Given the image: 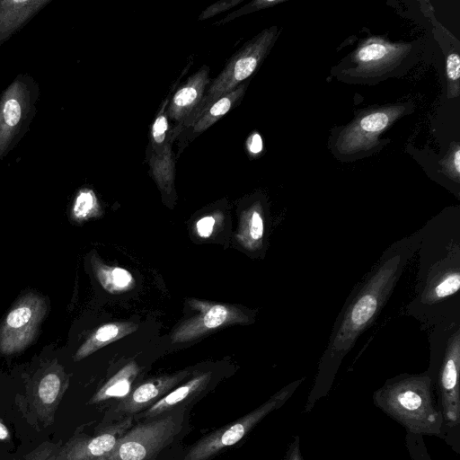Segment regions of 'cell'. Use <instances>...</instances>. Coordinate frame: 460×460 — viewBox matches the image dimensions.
<instances>
[{
    "label": "cell",
    "instance_id": "cell-24",
    "mask_svg": "<svg viewBox=\"0 0 460 460\" xmlns=\"http://www.w3.org/2000/svg\"><path fill=\"white\" fill-rule=\"evenodd\" d=\"M405 443L411 460H431L423 436L406 432Z\"/></svg>",
    "mask_w": 460,
    "mask_h": 460
},
{
    "label": "cell",
    "instance_id": "cell-25",
    "mask_svg": "<svg viewBox=\"0 0 460 460\" xmlns=\"http://www.w3.org/2000/svg\"><path fill=\"white\" fill-rule=\"evenodd\" d=\"M389 121L385 113L376 112L364 117L360 120V127L363 130L368 132H376L385 128Z\"/></svg>",
    "mask_w": 460,
    "mask_h": 460
},
{
    "label": "cell",
    "instance_id": "cell-4",
    "mask_svg": "<svg viewBox=\"0 0 460 460\" xmlns=\"http://www.w3.org/2000/svg\"><path fill=\"white\" fill-rule=\"evenodd\" d=\"M40 86L29 74L21 73L0 95V162L20 143L37 112Z\"/></svg>",
    "mask_w": 460,
    "mask_h": 460
},
{
    "label": "cell",
    "instance_id": "cell-28",
    "mask_svg": "<svg viewBox=\"0 0 460 460\" xmlns=\"http://www.w3.org/2000/svg\"><path fill=\"white\" fill-rule=\"evenodd\" d=\"M275 3L276 2H271V1L252 2V3H251V4L245 5V6L242 7L241 9L235 10L233 13H229L227 16H226L224 19H222L219 22H217V24H223V23L228 22L240 15L245 14V13L251 12L253 9L252 7L261 8V7H265V6H268V5L275 4Z\"/></svg>",
    "mask_w": 460,
    "mask_h": 460
},
{
    "label": "cell",
    "instance_id": "cell-20",
    "mask_svg": "<svg viewBox=\"0 0 460 460\" xmlns=\"http://www.w3.org/2000/svg\"><path fill=\"white\" fill-rule=\"evenodd\" d=\"M126 324L107 323L99 327L86 341L81 345L75 355V360H81L106 344L124 336L128 332Z\"/></svg>",
    "mask_w": 460,
    "mask_h": 460
},
{
    "label": "cell",
    "instance_id": "cell-2",
    "mask_svg": "<svg viewBox=\"0 0 460 460\" xmlns=\"http://www.w3.org/2000/svg\"><path fill=\"white\" fill-rule=\"evenodd\" d=\"M374 404L403 426L406 432L442 437L443 420L427 372L387 379L373 394Z\"/></svg>",
    "mask_w": 460,
    "mask_h": 460
},
{
    "label": "cell",
    "instance_id": "cell-1",
    "mask_svg": "<svg viewBox=\"0 0 460 460\" xmlns=\"http://www.w3.org/2000/svg\"><path fill=\"white\" fill-rule=\"evenodd\" d=\"M409 251V248L401 247L392 252L387 251L381 262L368 274L346 304L320 359L305 406V412H309L330 392L343 358L390 296L410 257Z\"/></svg>",
    "mask_w": 460,
    "mask_h": 460
},
{
    "label": "cell",
    "instance_id": "cell-32",
    "mask_svg": "<svg viewBox=\"0 0 460 460\" xmlns=\"http://www.w3.org/2000/svg\"><path fill=\"white\" fill-rule=\"evenodd\" d=\"M286 460H304L300 451L299 438H294L287 452Z\"/></svg>",
    "mask_w": 460,
    "mask_h": 460
},
{
    "label": "cell",
    "instance_id": "cell-23",
    "mask_svg": "<svg viewBox=\"0 0 460 460\" xmlns=\"http://www.w3.org/2000/svg\"><path fill=\"white\" fill-rule=\"evenodd\" d=\"M243 233L245 238L253 243H259L262 239L264 233L263 218L256 208L247 213Z\"/></svg>",
    "mask_w": 460,
    "mask_h": 460
},
{
    "label": "cell",
    "instance_id": "cell-26",
    "mask_svg": "<svg viewBox=\"0 0 460 460\" xmlns=\"http://www.w3.org/2000/svg\"><path fill=\"white\" fill-rule=\"evenodd\" d=\"M388 50L386 47L380 43H372L362 48L358 54V60L361 62L376 61L383 58Z\"/></svg>",
    "mask_w": 460,
    "mask_h": 460
},
{
    "label": "cell",
    "instance_id": "cell-21",
    "mask_svg": "<svg viewBox=\"0 0 460 460\" xmlns=\"http://www.w3.org/2000/svg\"><path fill=\"white\" fill-rule=\"evenodd\" d=\"M96 278L102 286L109 292L116 293L128 289L133 282L132 275L125 269L109 267L92 260Z\"/></svg>",
    "mask_w": 460,
    "mask_h": 460
},
{
    "label": "cell",
    "instance_id": "cell-8",
    "mask_svg": "<svg viewBox=\"0 0 460 460\" xmlns=\"http://www.w3.org/2000/svg\"><path fill=\"white\" fill-rule=\"evenodd\" d=\"M269 42L268 37H259L234 53L222 72L215 78L206 92L193 115L183 124L181 131L190 124L217 99L235 89L257 68Z\"/></svg>",
    "mask_w": 460,
    "mask_h": 460
},
{
    "label": "cell",
    "instance_id": "cell-31",
    "mask_svg": "<svg viewBox=\"0 0 460 460\" xmlns=\"http://www.w3.org/2000/svg\"><path fill=\"white\" fill-rule=\"evenodd\" d=\"M215 218L212 216H207L200 218L196 224V229L199 236L208 237L214 230Z\"/></svg>",
    "mask_w": 460,
    "mask_h": 460
},
{
    "label": "cell",
    "instance_id": "cell-34",
    "mask_svg": "<svg viewBox=\"0 0 460 460\" xmlns=\"http://www.w3.org/2000/svg\"><path fill=\"white\" fill-rule=\"evenodd\" d=\"M10 438V432L6 426L0 421V440H7Z\"/></svg>",
    "mask_w": 460,
    "mask_h": 460
},
{
    "label": "cell",
    "instance_id": "cell-29",
    "mask_svg": "<svg viewBox=\"0 0 460 460\" xmlns=\"http://www.w3.org/2000/svg\"><path fill=\"white\" fill-rule=\"evenodd\" d=\"M447 75L451 80L460 77V57L456 53L450 54L447 58Z\"/></svg>",
    "mask_w": 460,
    "mask_h": 460
},
{
    "label": "cell",
    "instance_id": "cell-17",
    "mask_svg": "<svg viewBox=\"0 0 460 460\" xmlns=\"http://www.w3.org/2000/svg\"><path fill=\"white\" fill-rule=\"evenodd\" d=\"M209 380V373L190 379L177 388L172 389L151 407L146 409L143 416L148 419H155L175 409L183 407V404L190 402L205 390Z\"/></svg>",
    "mask_w": 460,
    "mask_h": 460
},
{
    "label": "cell",
    "instance_id": "cell-14",
    "mask_svg": "<svg viewBox=\"0 0 460 460\" xmlns=\"http://www.w3.org/2000/svg\"><path fill=\"white\" fill-rule=\"evenodd\" d=\"M182 377L179 375L162 376L142 383L124 397L115 410L128 414L146 410L171 392Z\"/></svg>",
    "mask_w": 460,
    "mask_h": 460
},
{
    "label": "cell",
    "instance_id": "cell-30",
    "mask_svg": "<svg viewBox=\"0 0 460 460\" xmlns=\"http://www.w3.org/2000/svg\"><path fill=\"white\" fill-rule=\"evenodd\" d=\"M52 445L42 446L38 448L35 452H32L26 460H63L58 455V450L56 455H51Z\"/></svg>",
    "mask_w": 460,
    "mask_h": 460
},
{
    "label": "cell",
    "instance_id": "cell-13",
    "mask_svg": "<svg viewBox=\"0 0 460 460\" xmlns=\"http://www.w3.org/2000/svg\"><path fill=\"white\" fill-rule=\"evenodd\" d=\"M208 72V67L203 66L187 79L171 99L167 108L168 118L178 123L177 127L171 131L172 140L201 102L206 87L210 81Z\"/></svg>",
    "mask_w": 460,
    "mask_h": 460
},
{
    "label": "cell",
    "instance_id": "cell-5",
    "mask_svg": "<svg viewBox=\"0 0 460 460\" xmlns=\"http://www.w3.org/2000/svg\"><path fill=\"white\" fill-rule=\"evenodd\" d=\"M183 408L131 427L113 450L100 460H150L168 446L182 427Z\"/></svg>",
    "mask_w": 460,
    "mask_h": 460
},
{
    "label": "cell",
    "instance_id": "cell-35",
    "mask_svg": "<svg viewBox=\"0 0 460 460\" xmlns=\"http://www.w3.org/2000/svg\"><path fill=\"white\" fill-rule=\"evenodd\" d=\"M454 164H455L456 171L458 173L460 172V150H457L455 153Z\"/></svg>",
    "mask_w": 460,
    "mask_h": 460
},
{
    "label": "cell",
    "instance_id": "cell-18",
    "mask_svg": "<svg viewBox=\"0 0 460 460\" xmlns=\"http://www.w3.org/2000/svg\"><path fill=\"white\" fill-rule=\"evenodd\" d=\"M246 84H241L233 91L212 102L191 124L193 136L207 130L210 126L226 115L243 95Z\"/></svg>",
    "mask_w": 460,
    "mask_h": 460
},
{
    "label": "cell",
    "instance_id": "cell-19",
    "mask_svg": "<svg viewBox=\"0 0 460 460\" xmlns=\"http://www.w3.org/2000/svg\"><path fill=\"white\" fill-rule=\"evenodd\" d=\"M138 371L135 362L127 364L93 395L89 403H99L111 398L126 397L130 393L131 385Z\"/></svg>",
    "mask_w": 460,
    "mask_h": 460
},
{
    "label": "cell",
    "instance_id": "cell-6",
    "mask_svg": "<svg viewBox=\"0 0 460 460\" xmlns=\"http://www.w3.org/2000/svg\"><path fill=\"white\" fill-rule=\"evenodd\" d=\"M304 379L291 382L251 412L200 438L192 445L184 460H209L224 449L240 442L268 414L280 408Z\"/></svg>",
    "mask_w": 460,
    "mask_h": 460
},
{
    "label": "cell",
    "instance_id": "cell-3",
    "mask_svg": "<svg viewBox=\"0 0 460 460\" xmlns=\"http://www.w3.org/2000/svg\"><path fill=\"white\" fill-rule=\"evenodd\" d=\"M460 330L447 339L438 361H432L429 371L443 426L441 438L456 453H460Z\"/></svg>",
    "mask_w": 460,
    "mask_h": 460
},
{
    "label": "cell",
    "instance_id": "cell-15",
    "mask_svg": "<svg viewBox=\"0 0 460 460\" xmlns=\"http://www.w3.org/2000/svg\"><path fill=\"white\" fill-rule=\"evenodd\" d=\"M52 0H0V47Z\"/></svg>",
    "mask_w": 460,
    "mask_h": 460
},
{
    "label": "cell",
    "instance_id": "cell-22",
    "mask_svg": "<svg viewBox=\"0 0 460 460\" xmlns=\"http://www.w3.org/2000/svg\"><path fill=\"white\" fill-rule=\"evenodd\" d=\"M99 204L93 190L84 188L75 195L71 216L74 220L84 221L97 215Z\"/></svg>",
    "mask_w": 460,
    "mask_h": 460
},
{
    "label": "cell",
    "instance_id": "cell-33",
    "mask_svg": "<svg viewBox=\"0 0 460 460\" xmlns=\"http://www.w3.org/2000/svg\"><path fill=\"white\" fill-rule=\"evenodd\" d=\"M262 140L259 134H252L247 140V148L250 153L256 155L262 150Z\"/></svg>",
    "mask_w": 460,
    "mask_h": 460
},
{
    "label": "cell",
    "instance_id": "cell-27",
    "mask_svg": "<svg viewBox=\"0 0 460 460\" xmlns=\"http://www.w3.org/2000/svg\"><path fill=\"white\" fill-rule=\"evenodd\" d=\"M240 2L241 0H225L217 2L204 10L199 17V20L201 21L212 17L223 11L232 8Z\"/></svg>",
    "mask_w": 460,
    "mask_h": 460
},
{
    "label": "cell",
    "instance_id": "cell-10",
    "mask_svg": "<svg viewBox=\"0 0 460 460\" xmlns=\"http://www.w3.org/2000/svg\"><path fill=\"white\" fill-rule=\"evenodd\" d=\"M132 427V418L109 425L94 436L71 439L58 455L63 460H100L110 454L120 438Z\"/></svg>",
    "mask_w": 460,
    "mask_h": 460
},
{
    "label": "cell",
    "instance_id": "cell-7",
    "mask_svg": "<svg viewBox=\"0 0 460 460\" xmlns=\"http://www.w3.org/2000/svg\"><path fill=\"white\" fill-rule=\"evenodd\" d=\"M46 299L33 292L23 296L0 326V352L11 355L26 349L36 338L47 314Z\"/></svg>",
    "mask_w": 460,
    "mask_h": 460
},
{
    "label": "cell",
    "instance_id": "cell-11",
    "mask_svg": "<svg viewBox=\"0 0 460 460\" xmlns=\"http://www.w3.org/2000/svg\"><path fill=\"white\" fill-rule=\"evenodd\" d=\"M165 100L157 113L151 128L148 147V164L158 184L170 188L173 180V163L172 160V132L169 130L168 108Z\"/></svg>",
    "mask_w": 460,
    "mask_h": 460
},
{
    "label": "cell",
    "instance_id": "cell-12",
    "mask_svg": "<svg viewBox=\"0 0 460 460\" xmlns=\"http://www.w3.org/2000/svg\"><path fill=\"white\" fill-rule=\"evenodd\" d=\"M68 385L63 368L59 365L48 367L33 384L29 402L37 417L49 424Z\"/></svg>",
    "mask_w": 460,
    "mask_h": 460
},
{
    "label": "cell",
    "instance_id": "cell-16",
    "mask_svg": "<svg viewBox=\"0 0 460 460\" xmlns=\"http://www.w3.org/2000/svg\"><path fill=\"white\" fill-rule=\"evenodd\" d=\"M241 315L234 310L222 305H211L202 315L191 319L181 326L173 335V342L187 341L195 337L218 328L228 323L242 321Z\"/></svg>",
    "mask_w": 460,
    "mask_h": 460
},
{
    "label": "cell",
    "instance_id": "cell-9",
    "mask_svg": "<svg viewBox=\"0 0 460 460\" xmlns=\"http://www.w3.org/2000/svg\"><path fill=\"white\" fill-rule=\"evenodd\" d=\"M460 250L459 242H451L446 256L438 258L424 270L422 289L415 303L430 313L433 307L443 305L452 299L460 288Z\"/></svg>",
    "mask_w": 460,
    "mask_h": 460
}]
</instances>
